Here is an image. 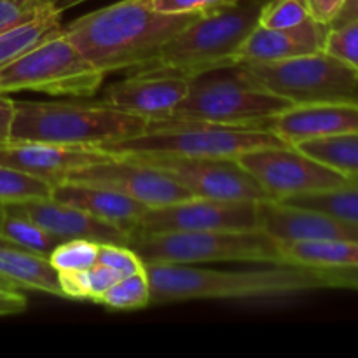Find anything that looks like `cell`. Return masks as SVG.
I'll list each match as a JSON object with an SVG mask.
<instances>
[{"mask_svg":"<svg viewBox=\"0 0 358 358\" xmlns=\"http://www.w3.org/2000/svg\"><path fill=\"white\" fill-rule=\"evenodd\" d=\"M289 145L358 131V98L296 103L266 124Z\"/></svg>","mask_w":358,"mask_h":358,"instance_id":"obj_14","label":"cell"},{"mask_svg":"<svg viewBox=\"0 0 358 358\" xmlns=\"http://www.w3.org/2000/svg\"><path fill=\"white\" fill-rule=\"evenodd\" d=\"M62 31V13L55 10L51 6L45 7L31 20L2 31L0 34V69Z\"/></svg>","mask_w":358,"mask_h":358,"instance_id":"obj_22","label":"cell"},{"mask_svg":"<svg viewBox=\"0 0 358 358\" xmlns=\"http://www.w3.org/2000/svg\"><path fill=\"white\" fill-rule=\"evenodd\" d=\"M87 269L84 271H62L59 273V285L63 297L70 299L90 301V287H87Z\"/></svg>","mask_w":358,"mask_h":358,"instance_id":"obj_36","label":"cell"},{"mask_svg":"<svg viewBox=\"0 0 358 358\" xmlns=\"http://www.w3.org/2000/svg\"><path fill=\"white\" fill-rule=\"evenodd\" d=\"M10 247L17 248L13 241H9L6 236H3V234H0V248H10Z\"/></svg>","mask_w":358,"mask_h":358,"instance_id":"obj_43","label":"cell"},{"mask_svg":"<svg viewBox=\"0 0 358 358\" xmlns=\"http://www.w3.org/2000/svg\"><path fill=\"white\" fill-rule=\"evenodd\" d=\"M0 282L13 289H30L63 297L59 271L44 255L23 248H0Z\"/></svg>","mask_w":358,"mask_h":358,"instance_id":"obj_21","label":"cell"},{"mask_svg":"<svg viewBox=\"0 0 358 358\" xmlns=\"http://www.w3.org/2000/svg\"><path fill=\"white\" fill-rule=\"evenodd\" d=\"M108 157H112V154L100 147L49 142H9L0 145V166L16 168L52 185L65 180L66 175L73 170L100 163Z\"/></svg>","mask_w":358,"mask_h":358,"instance_id":"obj_15","label":"cell"},{"mask_svg":"<svg viewBox=\"0 0 358 358\" xmlns=\"http://www.w3.org/2000/svg\"><path fill=\"white\" fill-rule=\"evenodd\" d=\"M282 203L320 210L346 222L358 224V182H350L341 187L313 192V194L294 196V198L282 199Z\"/></svg>","mask_w":358,"mask_h":358,"instance_id":"obj_26","label":"cell"},{"mask_svg":"<svg viewBox=\"0 0 358 358\" xmlns=\"http://www.w3.org/2000/svg\"><path fill=\"white\" fill-rule=\"evenodd\" d=\"M189 79L178 76H128L103 91L101 103L145 121L166 119L187 96Z\"/></svg>","mask_w":358,"mask_h":358,"instance_id":"obj_17","label":"cell"},{"mask_svg":"<svg viewBox=\"0 0 358 358\" xmlns=\"http://www.w3.org/2000/svg\"><path fill=\"white\" fill-rule=\"evenodd\" d=\"M87 287H90V301L98 303L100 297L114 285L117 280H121L122 276L119 275L114 269L107 268L103 264H94L87 269Z\"/></svg>","mask_w":358,"mask_h":358,"instance_id":"obj_35","label":"cell"},{"mask_svg":"<svg viewBox=\"0 0 358 358\" xmlns=\"http://www.w3.org/2000/svg\"><path fill=\"white\" fill-rule=\"evenodd\" d=\"M352 20H358V0H346L345 6L339 10L338 17H336L334 23H332L331 27H334V24H343L346 23V21Z\"/></svg>","mask_w":358,"mask_h":358,"instance_id":"obj_41","label":"cell"},{"mask_svg":"<svg viewBox=\"0 0 358 358\" xmlns=\"http://www.w3.org/2000/svg\"><path fill=\"white\" fill-rule=\"evenodd\" d=\"M41 2L49 3V6H51L55 10H58V13H63L65 9H70V7L77 6V3L86 2V0H41Z\"/></svg>","mask_w":358,"mask_h":358,"instance_id":"obj_42","label":"cell"},{"mask_svg":"<svg viewBox=\"0 0 358 358\" xmlns=\"http://www.w3.org/2000/svg\"><path fill=\"white\" fill-rule=\"evenodd\" d=\"M310 17L306 0H269L262 6L259 24L266 28H292Z\"/></svg>","mask_w":358,"mask_h":358,"instance_id":"obj_31","label":"cell"},{"mask_svg":"<svg viewBox=\"0 0 358 358\" xmlns=\"http://www.w3.org/2000/svg\"><path fill=\"white\" fill-rule=\"evenodd\" d=\"M65 180L110 187L149 208L194 198L187 187L159 168L129 156H114L100 163L73 170Z\"/></svg>","mask_w":358,"mask_h":358,"instance_id":"obj_13","label":"cell"},{"mask_svg":"<svg viewBox=\"0 0 358 358\" xmlns=\"http://www.w3.org/2000/svg\"><path fill=\"white\" fill-rule=\"evenodd\" d=\"M27 310V297L10 287H0V317L23 313Z\"/></svg>","mask_w":358,"mask_h":358,"instance_id":"obj_39","label":"cell"},{"mask_svg":"<svg viewBox=\"0 0 358 358\" xmlns=\"http://www.w3.org/2000/svg\"><path fill=\"white\" fill-rule=\"evenodd\" d=\"M152 9L161 13L180 14V13H199L206 14L219 7L227 6L236 0H145Z\"/></svg>","mask_w":358,"mask_h":358,"instance_id":"obj_34","label":"cell"},{"mask_svg":"<svg viewBox=\"0 0 358 358\" xmlns=\"http://www.w3.org/2000/svg\"><path fill=\"white\" fill-rule=\"evenodd\" d=\"M327 276L329 289H348L358 292V268H322Z\"/></svg>","mask_w":358,"mask_h":358,"instance_id":"obj_38","label":"cell"},{"mask_svg":"<svg viewBox=\"0 0 358 358\" xmlns=\"http://www.w3.org/2000/svg\"><path fill=\"white\" fill-rule=\"evenodd\" d=\"M261 184L269 201L313 194L357 182L294 145L261 147L236 157Z\"/></svg>","mask_w":358,"mask_h":358,"instance_id":"obj_10","label":"cell"},{"mask_svg":"<svg viewBox=\"0 0 358 358\" xmlns=\"http://www.w3.org/2000/svg\"><path fill=\"white\" fill-rule=\"evenodd\" d=\"M238 66L259 86L294 103L358 98V73L324 51Z\"/></svg>","mask_w":358,"mask_h":358,"instance_id":"obj_9","label":"cell"},{"mask_svg":"<svg viewBox=\"0 0 358 358\" xmlns=\"http://www.w3.org/2000/svg\"><path fill=\"white\" fill-rule=\"evenodd\" d=\"M0 234L13 241L17 248L44 255V257H49V254L63 241L62 238L55 236L48 229L34 222L14 205H6V215H3Z\"/></svg>","mask_w":358,"mask_h":358,"instance_id":"obj_25","label":"cell"},{"mask_svg":"<svg viewBox=\"0 0 358 358\" xmlns=\"http://www.w3.org/2000/svg\"><path fill=\"white\" fill-rule=\"evenodd\" d=\"M306 2L311 17L325 27H331L346 0H306Z\"/></svg>","mask_w":358,"mask_h":358,"instance_id":"obj_37","label":"cell"},{"mask_svg":"<svg viewBox=\"0 0 358 358\" xmlns=\"http://www.w3.org/2000/svg\"><path fill=\"white\" fill-rule=\"evenodd\" d=\"M14 108L16 105H14L13 98L7 96V93H0V145L10 142Z\"/></svg>","mask_w":358,"mask_h":358,"instance_id":"obj_40","label":"cell"},{"mask_svg":"<svg viewBox=\"0 0 358 358\" xmlns=\"http://www.w3.org/2000/svg\"><path fill=\"white\" fill-rule=\"evenodd\" d=\"M262 0H236L201 14L161 48L159 55L129 76H178L192 79L234 66L238 49L259 24Z\"/></svg>","mask_w":358,"mask_h":358,"instance_id":"obj_3","label":"cell"},{"mask_svg":"<svg viewBox=\"0 0 358 358\" xmlns=\"http://www.w3.org/2000/svg\"><path fill=\"white\" fill-rule=\"evenodd\" d=\"M10 142L98 147L145 131L147 121L96 101H14Z\"/></svg>","mask_w":358,"mask_h":358,"instance_id":"obj_4","label":"cell"},{"mask_svg":"<svg viewBox=\"0 0 358 358\" xmlns=\"http://www.w3.org/2000/svg\"><path fill=\"white\" fill-rule=\"evenodd\" d=\"M261 229L278 243L297 241H358V224L320 210L282 201H261Z\"/></svg>","mask_w":358,"mask_h":358,"instance_id":"obj_16","label":"cell"},{"mask_svg":"<svg viewBox=\"0 0 358 358\" xmlns=\"http://www.w3.org/2000/svg\"><path fill=\"white\" fill-rule=\"evenodd\" d=\"M0 287H9V285H7V283H3V282H0ZM10 289H13V287H10Z\"/></svg>","mask_w":358,"mask_h":358,"instance_id":"obj_45","label":"cell"},{"mask_svg":"<svg viewBox=\"0 0 358 358\" xmlns=\"http://www.w3.org/2000/svg\"><path fill=\"white\" fill-rule=\"evenodd\" d=\"M20 212L30 217L34 222L48 229L62 240H93L98 243L128 245L129 236L126 231L103 222L72 205H65L52 198L31 199L23 203H10Z\"/></svg>","mask_w":358,"mask_h":358,"instance_id":"obj_19","label":"cell"},{"mask_svg":"<svg viewBox=\"0 0 358 358\" xmlns=\"http://www.w3.org/2000/svg\"><path fill=\"white\" fill-rule=\"evenodd\" d=\"M100 243L93 240H63L49 254V262L62 271H84L96 264Z\"/></svg>","mask_w":358,"mask_h":358,"instance_id":"obj_29","label":"cell"},{"mask_svg":"<svg viewBox=\"0 0 358 358\" xmlns=\"http://www.w3.org/2000/svg\"><path fill=\"white\" fill-rule=\"evenodd\" d=\"M150 304L198 299H271L329 289L322 268L299 264H269L264 269L217 271L189 264H145Z\"/></svg>","mask_w":358,"mask_h":358,"instance_id":"obj_2","label":"cell"},{"mask_svg":"<svg viewBox=\"0 0 358 358\" xmlns=\"http://www.w3.org/2000/svg\"><path fill=\"white\" fill-rule=\"evenodd\" d=\"M280 245L287 264L313 268H358V241H297Z\"/></svg>","mask_w":358,"mask_h":358,"instance_id":"obj_23","label":"cell"},{"mask_svg":"<svg viewBox=\"0 0 358 358\" xmlns=\"http://www.w3.org/2000/svg\"><path fill=\"white\" fill-rule=\"evenodd\" d=\"M96 262L114 269L121 276H129L145 268L143 261L131 247L117 243H100Z\"/></svg>","mask_w":358,"mask_h":358,"instance_id":"obj_32","label":"cell"},{"mask_svg":"<svg viewBox=\"0 0 358 358\" xmlns=\"http://www.w3.org/2000/svg\"><path fill=\"white\" fill-rule=\"evenodd\" d=\"M294 101L259 86L241 66L212 70L189 79V93L166 119L226 126H266Z\"/></svg>","mask_w":358,"mask_h":358,"instance_id":"obj_6","label":"cell"},{"mask_svg":"<svg viewBox=\"0 0 358 358\" xmlns=\"http://www.w3.org/2000/svg\"><path fill=\"white\" fill-rule=\"evenodd\" d=\"M52 184L34 177L16 168L0 166V203L31 201V199L51 198Z\"/></svg>","mask_w":358,"mask_h":358,"instance_id":"obj_27","label":"cell"},{"mask_svg":"<svg viewBox=\"0 0 358 358\" xmlns=\"http://www.w3.org/2000/svg\"><path fill=\"white\" fill-rule=\"evenodd\" d=\"M51 198L65 205L76 206L103 222L112 224L126 231L128 236L135 231L138 220L149 208L136 199L110 187L72 180H63L52 185Z\"/></svg>","mask_w":358,"mask_h":358,"instance_id":"obj_20","label":"cell"},{"mask_svg":"<svg viewBox=\"0 0 358 358\" xmlns=\"http://www.w3.org/2000/svg\"><path fill=\"white\" fill-rule=\"evenodd\" d=\"M3 215H6V205H3V203H0V227H2Z\"/></svg>","mask_w":358,"mask_h":358,"instance_id":"obj_44","label":"cell"},{"mask_svg":"<svg viewBox=\"0 0 358 358\" xmlns=\"http://www.w3.org/2000/svg\"><path fill=\"white\" fill-rule=\"evenodd\" d=\"M166 171L198 198L229 201H268L257 180L238 163L224 157L129 156Z\"/></svg>","mask_w":358,"mask_h":358,"instance_id":"obj_12","label":"cell"},{"mask_svg":"<svg viewBox=\"0 0 358 358\" xmlns=\"http://www.w3.org/2000/svg\"><path fill=\"white\" fill-rule=\"evenodd\" d=\"M278 135L266 126H226L201 121L159 119L147 121L145 131L124 140L98 145L114 156L224 157L236 159L261 147H283Z\"/></svg>","mask_w":358,"mask_h":358,"instance_id":"obj_5","label":"cell"},{"mask_svg":"<svg viewBox=\"0 0 358 358\" xmlns=\"http://www.w3.org/2000/svg\"><path fill=\"white\" fill-rule=\"evenodd\" d=\"M105 73L91 65L65 34L48 38L0 69V93L38 91L51 96L91 98Z\"/></svg>","mask_w":358,"mask_h":358,"instance_id":"obj_8","label":"cell"},{"mask_svg":"<svg viewBox=\"0 0 358 358\" xmlns=\"http://www.w3.org/2000/svg\"><path fill=\"white\" fill-rule=\"evenodd\" d=\"M49 7L41 0H0V34L31 20Z\"/></svg>","mask_w":358,"mask_h":358,"instance_id":"obj_33","label":"cell"},{"mask_svg":"<svg viewBox=\"0 0 358 358\" xmlns=\"http://www.w3.org/2000/svg\"><path fill=\"white\" fill-rule=\"evenodd\" d=\"M329 27L313 17L292 28H266L257 24L238 49V63H269L318 52L324 48Z\"/></svg>","mask_w":358,"mask_h":358,"instance_id":"obj_18","label":"cell"},{"mask_svg":"<svg viewBox=\"0 0 358 358\" xmlns=\"http://www.w3.org/2000/svg\"><path fill=\"white\" fill-rule=\"evenodd\" d=\"M248 229H261V201H229L194 196L166 206L147 208L131 234Z\"/></svg>","mask_w":358,"mask_h":358,"instance_id":"obj_11","label":"cell"},{"mask_svg":"<svg viewBox=\"0 0 358 358\" xmlns=\"http://www.w3.org/2000/svg\"><path fill=\"white\" fill-rule=\"evenodd\" d=\"M294 147L358 182V131L308 140Z\"/></svg>","mask_w":358,"mask_h":358,"instance_id":"obj_24","label":"cell"},{"mask_svg":"<svg viewBox=\"0 0 358 358\" xmlns=\"http://www.w3.org/2000/svg\"><path fill=\"white\" fill-rule=\"evenodd\" d=\"M322 51L358 73V20L329 27Z\"/></svg>","mask_w":358,"mask_h":358,"instance_id":"obj_30","label":"cell"},{"mask_svg":"<svg viewBox=\"0 0 358 358\" xmlns=\"http://www.w3.org/2000/svg\"><path fill=\"white\" fill-rule=\"evenodd\" d=\"M128 247L138 254L143 264H287L282 245L262 229L131 234Z\"/></svg>","mask_w":358,"mask_h":358,"instance_id":"obj_7","label":"cell"},{"mask_svg":"<svg viewBox=\"0 0 358 358\" xmlns=\"http://www.w3.org/2000/svg\"><path fill=\"white\" fill-rule=\"evenodd\" d=\"M98 304H105L110 310H140L150 304V285L145 268L129 276H122L114 283Z\"/></svg>","mask_w":358,"mask_h":358,"instance_id":"obj_28","label":"cell"},{"mask_svg":"<svg viewBox=\"0 0 358 358\" xmlns=\"http://www.w3.org/2000/svg\"><path fill=\"white\" fill-rule=\"evenodd\" d=\"M199 16V13H161L145 0H121L77 17L63 27V34L105 76L122 70L135 73Z\"/></svg>","mask_w":358,"mask_h":358,"instance_id":"obj_1","label":"cell"}]
</instances>
